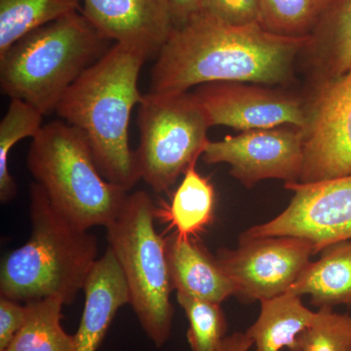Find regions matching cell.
Masks as SVG:
<instances>
[{
  "mask_svg": "<svg viewBox=\"0 0 351 351\" xmlns=\"http://www.w3.org/2000/svg\"><path fill=\"white\" fill-rule=\"evenodd\" d=\"M311 36L287 38L260 24L230 25L199 13L175 27L159 51L151 75V93L189 92L212 82L283 84Z\"/></svg>",
  "mask_w": 351,
  "mask_h": 351,
  "instance_id": "cell-1",
  "label": "cell"
},
{
  "mask_svg": "<svg viewBox=\"0 0 351 351\" xmlns=\"http://www.w3.org/2000/svg\"><path fill=\"white\" fill-rule=\"evenodd\" d=\"M149 57L141 48L113 43L71 85L56 110L62 120L84 134L105 179L128 191L141 180L129 126L132 110L144 98L138 80Z\"/></svg>",
  "mask_w": 351,
  "mask_h": 351,
  "instance_id": "cell-2",
  "label": "cell"
},
{
  "mask_svg": "<svg viewBox=\"0 0 351 351\" xmlns=\"http://www.w3.org/2000/svg\"><path fill=\"white\" fill-rule=\"evenodd\" d=\"M29 197L31 239L2 261L0 295L25 304L51 297L73 304L98 260V241L60 213L38 182Z\"/></svg>",
  "mask_w": 351,
  "mask_h": 351,
  "instance_id": "cell-3",
  "label": "cell"
},
{
  "mask_svg": "<svg viewBox=\"0 0 351 351\" xmlns=\"http://www.w3.org/2000/svg\"><path fill=\"white\" fill-rule=\"evenodd\" d=\"M82 11L34 29L0 56V89L43 115L112 46Z\"/></svg>",
  "mask_w": 351,
  "mask_h": 351,
  "instance_id": "cell-4",
  "label": "cell"
},
{
  "mask_svg": "<svg viewBox=\"0 0 351 351\" xmlns=\"http://www.w3.org/2000/svg\"><path fill=\"white\" fill-rule=\"evenodd\" d=\"M27 164L53 206L83 230L107 228L129 195L105 179L84 134L64 120L45 124L32 138Z\"/></svg>",
  "mask_w": 351,
  "mask_h": 351,
  "instance_id": "cell-5",
  "label": "cell"
},
{
  "mask_svg": "<svg viewBox=\"0 0 351 351\" xmlns=\"http://www.w3.org/2000/svg\"><path fill=\"white\" fill-rule=\"evenodd\" d=\"M157 209L144 191L128 195L107 226L108 247L119 261L129 291V304L157 348L167 343L173 309L167 239L156 232Z\"/></svg>",
  "mask_w": 351,
  "mask_h": 351,
  "instance_id": "cell-6",
  "label": "cell"
},
{
  "mask_svg": "<svg viewBox=\"0 0 351 351\" xmlns=\"http://www.w3.org/2000/svg\"><path fill=\"white\" fill-rule=\"evenodd\" d=\"M138 123L141 179L156 193L167 191L202 156L211 127L206 113L191 92H149L138 105Z\"/></svg>",
  "mask_w": 351,
  "mask_h": 351,
  "instance_id": "cell-7",
  "label": "cell"
},
{
  "mask_svg": "<svg viewBox=\"0 0 351 351\" xmlns=\"http://www.w3.org/2000/svg\"><path fill=\"white\" fill-rule=\"evenodd\" d=\"M285 188L293 196L282 213L240 237H300L313 245L314 255L351 240V175L313 184L291 182Z\"/></svg>",
  "mask_w": 351,
  "mask_h": 351,
  "instance_id": "cell-8",
  "label": "cell"
},
{
  "mask_svg": "<svg viewBox=\"0 0 351 351\" xmlns=\"http://www.w3.org/2000/svg\"><path fill=\"white\" fill-rule=\"evenodd\" d=\"M306 108L300 184L351 175V69L317 83Z\"/></svg>",
  "mask_w": 351,
  "mask_h": 351,
  "instance_id": "cell-9",
  "label": "cell"
},
{
  "mask_svg": "<svg viewBox=\"0 0 351 351\" xmlns=\"http://www.w3.org/2000/svg\"><path fill=\"white\" fill-rule=\"evenodd\" d=\"M314 255L313 245L300 237H239L235 249H219L217 260L242 302L272 299L287 293Z\"/></svg>",
  "mask_w": 351,
  "mask_h": 351,
  "instance_id": "cell-10",
  "label": "cell"
},
{
  "mask_svg": "<svg viewBox=\"0 0 351 351\" xmlns=\"http://www.w3.org/2000/svg\"><path fill=\"white\" fill-rule=\"evenodd\" d=\"M202 158L207 164H228L230 175L247 189L269 179L299 182L304 135L295 126L244 131L217 142L209 141Z\"/></svg>",
  "mask_w": 351,
  "mask_h": 351,
  "instance_id": "cell-11",
  "label": "cell"
},
{
  "mask_svg": "<svg viewBox=\"0 0 351 351\" xmlns=\"http://www.w3.org/2000/svg\"><path fill=\"white\" fill-rule=\"evenodd\" d=\"M210 125L241 132L306 123V103L293 95L246 82H212L193 92Z\"/></svg>",
  "mask_w": 351,
  "mask_h": 351,
  "instance_id": "cell-12",
  "label": "cell"
},
{
  "mask_svg": "<svg viewBox=\"0 0 351 351\" xmlns=\"http://www.w3.org/2000/svg\"><path fill=\"white\" fill-rule=\"evenodd\" d=\"M82 12L113 43L158 54L174 32L167 0H82Z\"/></svg>",
  "mask_w": 351,
  "mask_h": 351,
  "instance_id": "cell-13",
  "label": "cell"
},
{
  "mask_svg": "<svg viewBox=\"0 0 351 351\" xmlns=\"http://www.w3.org/2000/svg\"><path fill=\"white\" fill-rule=\"evenodd\" d=\"M83 290L85 304L75 335V351H97L117 311L130 302L125 276L110 247L95 263Z\"/></svg>",
  "mask_w": 351,
  "mask_h": 351,
  "instance_id": "cell-14",
  "label": "cell"
},
{
  "mask_svg": "<svg viewBox=\"0 0 351 351\" xmlns=\"http://www.w3.org/2000/svg\"><path fill=\"white\" fill-rule=\"evenodd\" d=\"M168 267L172 288L179 294L221 304L235 295V286L217 260L193 237L167 239Z\"/></svg>",
  "mask_w": 351,
  "mask_h": 351,
  "instance_id": "cell-15",
  "label": "cell"
},
{
  "mask_svg": "<svg viewBox=\"0 0 351 351\" xmlns=\"http://www.w3.org/2000/svg\"><path fill=\"white\" fill-rule=\"evenodd\" d=\"M311 262L287 293L309 295L311 304L351 307V240L330 245Z\"/></svg>",
  "mask_w": 351,
  "mask_h": 351,
  "instance_id": "cell-16",
  "label": "cell"
},
{
  "mask_svg": "<svg viewBox=\"0 0 351 351\" xmlns=\"http://www.w3.org/2000/svg\"><path fill=\"white\" fill-rule=\"evenodd\" d=\"M260 302L257 320L246 331L254 351H301L300 336L313 324L317 311L307 308L301 297L291 293Z\"/></svg>",
  "mask_w": 351,
  "mask_h": 351,
  "instance_id": "cell-17",
  "label": "cell"
},
{
  "mask_svg": "<svg viewBox=\"0 0 351 351\" xmlns=\"http://www.w3.org/2000/svg\"><path fill=\"white\" fill-rule=\"evenodd\" d=\"M306 51L313 54L317 83L351 69V0H337L311 34Z\"/></svg>",
  "mask_w": 351,
  "mask_h": 351,
  "instance_id": "cell-18",
  "label": "cell"
},
{
  "mask_svg": "<svg viewBox=\"0 0 351 351\" xmlns=\"http://www.w3.org/2000/svg\"><path fill=\"white\" fill-rule=\"evenodd\" d=\"M215 202L213 184L197 173L193 164L184 172L170 206L157 209V216L167 219L179 237H193L211 223Z\"/></svg>",
  "mask_w": 351,
  "mask_h": 351,
  "instance_id": "cell-19",
  "label": "cell"
},
{
  "mask_svg": "<svg viewBox=\"0 0 351 351\" xmlns=\"http://www.w3.org/2000/svg\"><path fill=\"white\" fill-rule=\"evenodd\" d=\"M60 298L27 302V318L15 338L3 351H75V336L61 325Z\"/></svg>",
  "mask_w": 351,
  "mask_h": 351,
  "instance_id": "cell-20",
  "label": "cell"
},
{
  "mask_svg": "<svg viewBox=\"0 0 351 351\" xmlns=\"http://www.w3.org/2000/svg\"><path fill=\"white\" fill-rule=\"evenodd\" d=\"M82 0H0V56L27 34L82 11Z\"/></svg>",
  "mask_w": 351,
  "mask_h": 351,
  "instance_id": "cell-21",
  "label": "cell"
},
{
  "mask_svg": "<svg viewBox=\"0 0 351 351\" xmlns=\"http://www.w3.org/2000/svg\"><path fill=\"white\" fill-rule=\"evenodd\" d=\"M337 0H260V25L265 31L287 36H311Z\"/></svg>",
  "mask_w": 351,
  "mask_h": 351,
  "instance_id": "cell-22",
  "label": "cell"
},
{
  "mask_svg": "<svg viewBox=\"0 0 351 351\" xmlns=\"http://www.w3.org/2000/svg\"><path fill=\"white\" fill-rule=\"evenodd\" d=\"M43 113L20 99H11L0 122V201L10 202L17 195V184L8 168V156L14 145L25 138H34L43 128Z\"/></svg>",
  "mask_w": 351,
  "mask_h": 351,
  "instance_id": "cell-23",
  "label": "cell"
},
{
  "mask_svg": "<svg viewBox=\"0 0 351 351\" xmlns=\"http://www.w3.org/2000/svg\"><path fill=\"white\" fill-rule=\"evenodd\" d=\"M188 317V341L191 351H215L226 338L228 323L221 304L177 293Z\"/></svg>",
  "mask_w": 351,
  "mask_h": 351,
  "instance_id": "cell-24",
  "label": "cell"
},
{
  "mask_svg": "<svg viewBox=\"0 0 351 351\" xmlns=\"http://www.w3.org/2000/svg\"><path fill=\"white\" fill-rule=\"evenodd\" d=\"M301 351H350L351 314L322 307L313 324L300 336Z\"/></svg>",
  "mask_w": 351,
  "mask_h": 351,
  "instance_id": "cell-25",
  "label": "cell"
},
{
  "mask_svg": "<svg viewBox=\"0 0 351 351\" xmlns=\"http://www.w3.org/2000/svg\"><path fill=\"white\" fill-rule=\"evenodd\" d=\"M200 13L226 25L260 24V0H203Z\"/></svg>",
  "mask_w": 351,
  "mask_h": 351,
  "instance_id": "cell-26",
  "label": "cell"
},
{
  "mask_svg": "<svg viewBox=\"0 0 351 351\" xmlns=\"http://www.w3.org/2000/svg\"><path fill=\"white\" fill-rule=\"evenodd\" d=\"M25 306L7 298H0V351L5 350L25 324Z\"/></svg>",
  "mask_w": 351,
  "mask_h": 351,
  "instance_id": "cell-27",
  "label": "cell"
},
{
  "mask_svg": "<svg viewBox=\"0 0 351 351\" xmlns=\"http://www.w3.org/2000/svg\"><path fill=\"white\" fill-rule=\"evenodd\" d=\"M175 27L186 24L201 12L203 0H167Z\"/></svg>",
  "mask_w": 351,
  "mask_h": 351,
  "instance_id": "cell-28",
  "label": "cell"
},
{
  "mask_svg": "<svg viewBox=\"0 0 351 351\" xmlns=\"http://www.w3.org/2000/svg\"><path fill=\"white\" fill-rule=\"evenodd\" d=\"M253 346V341L246 332H235L223 339L215 351H249Z\"/></svg>",
  "mask_w": 351,
  "mask_h": 351,
  "instance_id": "cell-29",
  "label": "cell"
},
{
  "mask_svg": "<svg viewBox=\"0 0 351 351\" xmlns=\"http://www.w3.org/2000/svg\"><path fill=\"white\" fill-rule=\"evenodd\" d=\"M350 351H351V348H350Z\"/></svg>",
  "mask_w": 351,
  "mask_h": 351,
  "instance_id": "cell-30",
  "label": "cell"
}]
</instances>
